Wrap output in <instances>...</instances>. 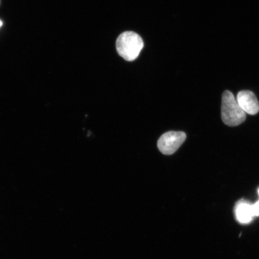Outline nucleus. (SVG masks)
Here are the masks:
<instances>
[{
  "label": "nucleus",
  "mask_w": 259,
  "mask_h": 259,
  "mask_svg": "<svg viewBox=\"0 0 259 259\" xmlns=\"http://www.w3.org/2000/svg\"><path fill=\"white\" fill-rule=\"evenodd\" d=\"M144 45L140 35L132 31L123 32L116 42V50L119 56L128 61L137 59Z\"/></svg>",
  "instance_id": "f257e3e1"
},
{
  "label": "nucleus",
  "mask_w": 259,
  "mask_h": 259,
  "mask_svg": "<svg viewBox=\"0 0 259 259\" xmlns=\"http://www.w3.org/2000/svg\"><path fill=\"white\" fill-rule=\"evenodd\" d=\"M222 118L223 122L231 127L240 125L246 119V113L243 111L234 95L229 91H225L223 94Z\"/></svg>",
  "instance_id": "f03ea898"
},
{
  "label": "nucleus",
  "mask_w": 259,
  "mask_h": 259,
  "mask_svg": "<svg viewBox=\"0 0 259 259\" xmlns=\"http://www.w3.org/2000/svg\"><path fill=\"white\" fill-rule=\"evenodd\" d=\"M183 132H168L158 139L157 146L161 153L171 155L176 153L186 139Z\"/></svg>",
  "instance_id": "7ed1b4c3"
},
{
  "label": "nucleus",
  "mask_w": 259,
  "mask_h": 259,
  "mask_svg": "<svg viewBox=\"0 0 259 259\" xmlns=\"http://www.w3.org/2000/svg\"><path fill=\"white\" fill-rule=\"evenodd\" d=\"M236 100L246 113L254 115L259 112V102L256 96L251 91H241L238 94Z\"/></svg>",
  "instance_id": "20e7f679"
},
{
  "label": "nucleus",
  "mask_w": 259,
  "mask_h": 259,
  "mask_svg": "<svg viewBox=\"0 0 259 259\" xmlns=\"http://www.w3.org/2000/svg\"><path fill=\"white\" fill-rule=\"evenodd\" d=\"M235 215L236 219L242 224L250 223L254 218L251 204L245 200L239 201L235 207Z\"/></svg>",
  "instance_id": "39448f33"
},
{
  "label": "nucleus",
  "mask_w": 259,
  "mask_h": 259,
  "mask_svg": "<svg viewBox=\"0 0 259 259\" xmlns=\"http://www.w3.org/2000/svg\"><path fill=\"white\" fill-rule=\"evenodd\" d=\"M258 193L259 196V189L258 190ZM252 213H253L254 217L259 216V200L256 203L251 205Z\"/></svg>",
  "instance_id": "423d86ee"
},
{
  "label": "nucleus",
  "mask_w": 259,
  "mask_h": 259,
  "mask_svg": "<svg viewBox=\"0 0 259 259\" xmlns=\"http://www.w3.org/2000/svg\"><path fill=\"white\" fill-rule=\"evenodd\" d=\"M2 24H3L2 22L1 21H0V27H2Z\"/></svg>",
  "instance_id": "0eeeda50"
}]
</instances>
